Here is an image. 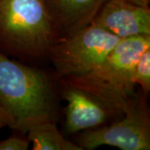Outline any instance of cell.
<instances>
[{
    "label": "cell",
    "instance_id": "6da1fadb",
    "mask_svg": "<svg viewBox=\"0 0 150 150\" xmlns=\"http://www.w3.org/2000/svg\"><path fill=\"white\" fill-rule=\"evenodd\" d=\"M54 95L46 74L0 52V112L7 127L22 133L53 119Z\"/></svg>",
    "mask_w": 150,
    "mask_h": 150
},
{
    "label": "cell",
    "instance_id": "7a4b0ae2",
    "mask_svg": "<svg viewBox=\"0 0 150 150\" xmlns=\"http://www.w3.org/2000/svg\"><path fill=\"white\" fill-rule=\"evenodd\" d=\"M150 48V34L121 39L102 62L91 71L62 79L63 83L88 92L120 118L136 97L132 81L134 65Z\"/></svg>",
    "mask_w": 150,
    "mask_h": 150
},
{
    "label": "cell",
    "instance_id": "3957f363",
    "mask_svg": "<svg viewBox=\"0 0 150 150\" xmlns=\"http://www.w3.org/2000/svg\"><path fill=\"white\" fill-rule=\"evenodd\" d=\"M57 41L43 0H0V49L18 57L49 54Z\"/></svg>",
    "mask_w": 150,
    "mask_h": 150
},
{
    "label": "cell",
    "instance_id": "277c9868",
    "mask_svg": "<svg viewBox=\"0 0 150 150\" xmlns=\"http://www.w3.org/2000/svg\"><path fill=\"white\" fill-rule=\"evenodd\" d=\"M121 39L90 23L57 40L49 51L58 77L86 74L99 64Z\"/></svg>",
    "mask_w": 150,
    "mask_h": 150
},
{
    "label": "cell",
    "instance_id": "5b68a950",
    "mask_svg": "<svg viewBox=\"0 0 150 150\" xmlns=\"http://www.w3.org/2000/svg\"><path fill=\"white\" fill-rule=\"evenodd\" d=\"M146 93L137 94L134 102L117 121L108 126L84 130L77 144L93 150L103 145L122 150L150 149V115Z\"/></svg>",
    "mask_w": 150,
    "mask_h": 150
},
{
    "label": "cell",
    "instance_id": "8992f818",
    "mask_svg": "<svg viewBox=\"0 0 150 150\" xmlns=\"http://www.w3.org/2000/svg\"><path fill=\"white\" fill-rule=\"evenodd\" d=\"M91 23L120 39L150 34V8L126 0H108Z\"/></svg>",
    "mask_w": 150,
    "mask_h": 150
},
{
    "label": "cell",
    "instance_id": "52a82bcc",
    "mask_svg": "<svg viewBox=\"0 0 150 150\" xmlns=\"http://www.w3.org/2000/svg\"><path fill=\"white\" fill-rule=\"evenodd\" d=\"M63 96L67 101L65 130L69 134L102 126L111 117L112 111L96 97L69 83H63Z\"/></svg>",
    "mask_w": 150,
    "mask_h": 150
},
{
    "label": "cell",
    "instance_id": "ba28073f",
    "mask_svg": "<svg viewBox=\"0 0 150 150\" xmlns=\"http://www.w3.org/2000/svg\"><path fill=\"white\" fill-rule=\"evenodd\" d=\"M108 0H44L57 40L90 24Z\"/></svg>",
    "mask_w": 150,
    "mask_h": 150
},
{
    "label": "cell",
    "instance_id": "9c48e42d",
    "mask_svg": "<svg viewBox=\"0 0 150 150\" xmlns=\"http://www.w3.org/2000/svg\"><path fill=\"white\" fill-rule=\"evenodd\" d=\"M27 139L33 150H83L77 144L67 140L53 120L35 124L27 131Z\"/></svg>",
    "mask_w": 150,
    "mask_h": 150
},
{
    "label": "cell",
    "instance_id": "30bf717a",
    "mask_svg": "<svg viewBox=\"0 0 150 150\" xmlns=\"http://www.w3.org/2000/svg\"><path fill=\"white\" fill-rule=\"evenodd\" d=\"M132 81L134 85H139L142 91L148 94L150 90V48L140 55L134 65Z\"/></svg>",
    "mask_w": 150,
    "mask_h": 150
},
{
    "label": "cell",
    "instance_id": "8fae6325",
    "mask_svg": "<svg viewBox=\"0 0 150 150\" xmlns=\"http://www.w3.org/2000/svg\"><path fill=\"white\" fill-rule=\"evenodd\" d=\"M29 141L17 136H11L0 141V150H27L29 147Z\"/></svg>",
    "mask_w": 150,
    "mask_h": 150
},
{
    "label": "cell",
    "instance_id": "7c38bea8",
    "mask_svg": "<svg viewBox=\"0 0 150 150\" xmlns=\"http://www.w3.org/2000/svg\"><path fill=\"white\" fill-rule=\"evenodd\" d=\"M130 3H133L134 4L139 6H144V7H149L150 0H126Z\"/></svg>",
    "mask_w": 150,
    "mask_h": 150
},
{
    "label": "cell",
    "instance_id": "4fadbf2b",
    "mask_svg": "<svg viewBox=\"0 0 150 150\" xmlns=\"http://www.w3.org/2000/svg\"><path fill=\"white\" fill-rule=\"evenodd\" d=\"M4 127H7V123H6V120L4 115L0 112V129L4 128Z\"/></svg>",
    "mask_w": 150,
    "mask_h": 150
},
{
    "label": "cell",
    "instance_id": "5bb4252c",
    "mask_svg": "<svg viewBox=\"0 0 150 150\" xmlns=\"http://www.w3.org/2000/svg\"><path fill=\"white\" fill-rule=\"evenodd\" d=\"M43 1H44V0H43Z\"/></svg>",
    "mask_w": 150,
    "mask_h": 150
}]
</instances>
